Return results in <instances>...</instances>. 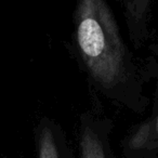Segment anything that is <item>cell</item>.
Returning a JSON list of instances; mask_svg holds the SVG:
<instances>
[{"instance_id": "obj_6", "label": "cell", "mask_w": 158, "mask_h": 158, "mask_svg": "<svg viewBox=\"0 0 158 158\" xmlns=\"http://www.w3.org/2000/svg\"><path fill=\"white\" fill-rule=\"evenodd\" d=\"M147 49L149 54L142 62L143 73L147 84H153L152 104H158V39L154 40Z\"/></svg>"}, {"instance_id": "obj_1", "label": "cell", "mask_w": 158, "mask_h": 158, "mask_svg": "<svg viewBox=\"0 0 158 158\" xmlns=\"http://www.w3.org/2000/svg\"><path fill=\"white\" fill-rule=\"evenodd\" d=\"M72 50L99 97L133 113L147 110L151 98L142 63L126 41L107 0H75Z\"/></svg>"}, {"instance_id": "obj_4", "label": "cell", "mask_w": 158, "mask_h": 158, "mask_svg": "<svg viewBox=\"0 0 158 158\" xmlns=\"http://www.w3.org/2000/svg\"><path fill=\"white\" fill-rule=\"evenodd\" d=\"M80 158H105L99 121L91 115H84L79 136Z\"/></svg>"}, {"instance_id": "obj_5", "label": "cell", "mask_w": 158, "mask_h": 158, "mask_svg": "<svg viewBox=\"0 0 158 158\" xmlns=\"http://www.w3.org/2000/svg\"><path fill=\"white\" fill-rule=\"evenodd\" d=\"M37 158H60L52 123L42 119L37 128Z\"/></svg>"}, {"instance_id": "obj_3", "label": "cell", "mask_w": 158, "mask_h": 158, "mask_svg": "<svg viewBox=\"0 0 158 158\" xmlns=\"http://www.w3.org/2000/svg\"><path fill=\"white\" fill-rule=\"evenodd\" d=\"M131 151H154L158 148V104H152V114L139 123L128 138Z\"/></svg>"}, {"instance_id": "obj_2", "label": "cell", "mask_w": 158, "mask_h": 158, "mask_svg": "<svg viewBox=\"0 0 158 158\" xmlns=\"http://www.w3.org/2000/svg\"><path fill=\"white\" fill-rule=\"evenodd\" d=\"M123 14L129 44L134 51L148 47L153 37L154 0H116Z\"/></svg>"}]
</instances>
